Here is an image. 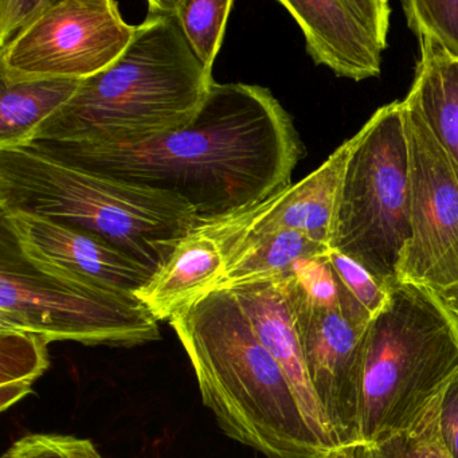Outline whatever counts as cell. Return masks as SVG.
Wrapping results in <instances>:
<instances>
[{"mask_svg": "<svg viewBox=\"0 0 458 458\" xmlns=\"http://www.w3.org/2000/svg\"><path fill=\"white\" fill-rule=\"evenodd\" d=\"M136 31L114 0H55L0 49V82L93 79L127 52Z\"/></svg>", "mask_w": 458, "mask_h": 458, "instance_id": "8", "label": "cell"}, {"mask_svg": "<svg viewBox=\"0 0 458 458\" xmlns=\"http://www.w3.org/2000/svg\"><path fill=\"white\" fill-rule=\"evenodd\" d=\"M411 240L403 103L380 106L355 135L337 195L331 250L383 284L398 280Z\"/></svg>", "mask_w": 458, "mask_h": 458, "instance_id": "6", "label": "cell"}, {"mask_svg": "<svg viewBox=\"0 0 458 458\" xmlns=\"http://www.w3.org/2000/svg\"><path fill=\"white\" fill-rule=\"evenodd\" d=\"M80 85L69 80L0 82V151L28 146L37 128L69 103Z\"/></svg>", "mask_w": 458, "mask_h": 458, "instance_id": "18", "label": "cell"}, {"mask_svg": "<svg viewBox=\"0 0 458 458\" xmlns=\"http://www.w3.org/2000/svg\"><path fill=\"white\" fill-rule=\"evenodd\" d=\"M438 430L450 457L458 458V372L439 394Z\"/></svg>", "mask_w": 458, "mask_h": 458, "instance_id": "26", "label": "cell"}, {"mask_svg": "<svg viewBox=\"0 0 458 458\" xmlns=\"http://www.w3.org/2000/svg\"><path fill=\"white\" fill-rule=\"evenodd\" d=\"M291 293L308 377L343 458L361 444L364 363L371 321L356 320L342 307L313 304L294 272Z\"/></svg>", "mask_w": 458, "mask_h": 458, "instance_id": "10", "label": "cell"}, {"mask_svg": "<svg viewBox=\"0 0 458 458\" xmlns=\"http://www.w3.org/2000/svg\"><path fill=\"white\" fill-rule=\"evenodd\" d=\"M441 297L444 299V301L446 302L447 307L454 312V315L458 316V288L447 292L446 294Z\"/></svg>", "mask_w": 458, "mask_h": 458, "instance_id": "27", "label": "cell"}, {"mask_svg": "<svg viewBox=\"0 0 458 458\" xmlns=\"http://www.w3.org/2000/svg\"><path fill=\"white\" fill-rule=\"evenodd\" d=\"M225 270L226 261L218 242L195 227L135 296L157 321H170L179 310L216 289Z\"/></svg>", "mask_w": 458, "mask_h": 458, "instance_id": "15", "label": "cell"}, {"mask_svg": "<svg viewBox=\"0 0 458 458\" xmlns=\"http://www.w3.org/2000/svg\"><path fill=\"white\" fill-rule=\"evenodd\" d=\"M0 328L108 347L160 340L159 321L135 294L39 269L14 245L0 259Z\"/></svg>", "mask_w": 458, "mask_h": 458, "instance_id": "7", "label": "cell"}, {"mask_svg": "<svg viewBox=\"0 0 458 458\" xmlns=\"http://www.w3.org/2000/svg\"><path fill=\"white\" fill-rule=\"evenodd\" d=\"M293 272L230 286L257 339L280 364L296 391L313 433L332 457L340 458L320 404L313 393L294 320L291 280Z\"/></svg>", "mask_w": 458, "mask_h": 458, "instance_id": "14", "label": "cell"}, {"mask_svg": "<svg viewBox=\"0 0 458 458\" xmlns=\"http://www.w3.org/2000/svg\"><path fill=\"white\" fill-rule=\"evenodd\" d=\"M55 0H0V49L30 28Z\"/></svg>", "mask_w": 458, "mask_h": 458, "instance_id": "25", "label": "cell"}, {"mask_svg": "<svg viewBox=\"0 0 458 458\" xmlns=\"http://www.w3.org/2000/svg\"><path fill=\"white\" fill-rule=\"evenodd\" d=\"M331 249L292 230L254 235L222 251L226 270L216 288L293 272L299 262L327 256Z\"/></svg>", "mask_w": 458, "mask_h": 458, "instance_id": "17", "label": "cell"}, {"mask_svg": "<svg viewBox=\"0 0 458 458\" xmlns=\"http://www.w3.org/2000/svg\"><path fill=\"white\" fill-rule=\"evenodd\" d=\"M2 458H103L90 439L64 434H29Z\"/></svg>", "mask_w": 458, "mask_h": 458, "instance_id": "23", "label": "cell"}, {"mask_svg": "<svg viewBox=\"0 0 458 458\" xmlns=\"http://www.w3.org/2000/svg\"><path fill=\"white\" fill-rule=\"evenodd\" d=\"M168 323L189 355L203 404L227 437L267 458H334L229 288L208 292Z\"/></svg>", "mask_w": 458, "mask_h": 458, "instance_id": "2", "label": "cell"}, {"mask_svg": "<svg viewBox=\"0 0 458 458\" xmlns=\"http://www.w3.org/2000/svg\"><path fill=\"white\" fill-rule=\"evenodd\" d=\"M438 396L411 428L371 444L358 445L343 458H452L439 437Z\"/></svg>", "mask_w": 458, "mask_h": 458, "instance_id": "21", "label": "cell"}, {"mask_svg": "<svg viewBox=\"0 0 458 458\" xmlns=\"http://www.w3.org/2000/svg\"><path fill=\"white\" fill-rule=\"evenodd\" d=\"M55 159L175 195L200 224L242 213L292 184L304 157L293 119L267 88L216 82L191 123L138 144L33 143Z\"/></svg>", "mask_w": 458, "mask_h": 458, "instance_id": "1", "label": "cell"}, {"mask_svg": "<svg viewBox=\"0 0 458 458\" xmlns=\"http://www.w3.org/2000/svg\"><path fill=\"white\" fill-rule=\"evenodd\" d=\"M402 103L411 240L399 264L398 280L428 286L444 296L458 288V178L420 114Z\"/></svg>", "mask_w": 458, "mask_h": 458, "instance_id": "9", "label": "cell"}, {"mask_svg": "<svg viewBox=\"0 0 458 458\" xmlns=\"http://www.w3.org/2000/svg\"><path fill=\"white\" fill-rule=\"evenodd\" d=\"M216 82L167 2L151 0L127 52L108 71L81 81L29 144L143 143L191 123Z\"/></svg>", "mask_w": 458, "mask_h": 458, "instance_id": "3", "label": "cell"}, {"mask_svg": "<svg viewBox=\"0 0 458 458\" xmlns=\"http://www.w3.org/2000/svg\"><path fill=\"white\" fill-rule=\"evenodd\" d=\"M49 342L23 329L0 328V409L9 407L33 391V385L49 369Z\"/></svg>", "mask_w": 458, "mask_h": 458, "instance_id": "19", "label": "cell"}, {"mask_svg": "<svg viewBox=\"0 0 458 458\" xmlns=\"http://www.w3.org/2000/svg\"><path fill=\"white\" fill-rule=\"evenodd\" d=\"M178 21L190 47L206 71L214 64L224 44L233 0H165Z\"/></svg>", "mask_w": 458, "mask_h": 458, "instance_id": "20", "label": "cell"}, {"mask_svg": "<svg viewBox=\"0 0 458 458\" xmlns=\"http://www.w3.org/2000/svg\"><path fill=\"white\" fill-rule=\"evenodd\" d=\"M2 227L34 267L135 294L154 270L101 238L23 211H0Z\"/></svg>", "mask_w": 458, "mask_h": 458, "instance_id": "11", "label": "cell"}, {"mask_svg": "<svg viewBox=\"0 0 458 458\" xmlns=\"http://www.w3.org/2000/svg\"><path fill=\"white\" fill-rule=\"evenodd\" d=\"M0 211H23L82 230L151 267L199 225L175 195L133 186L31 147L0 151Z\"/></svg>", "mask_w": 458, "mask_h": 458, "instance_id": "4", "label": "cell"}, {"mask_svg": "<svg viewBox=\"0 0 458 458\" xmlns=\"http://www.w3.org/2000/svg\"><path fill=\"white\" fill-rule=\"evenodd\" d=\"M457 372L458 316L428 286L388 284L367 335L361 444L411 428Z\"/></svg>", "mask_w": 458, "mask_h": 458, "instance_id": "5", "label": "cell"}, {"mask_svg": "<svg viewBox=\"0 0 458 458\" xmlns=\"http://www.w3.org/2000/svg\"><path fill=\"white\" fill-rule=\"evenodd\" d=\"M402 7L415 34L433 37L458 63V0H407Z\"/></svg>", "mask_w": 458, "mask_h": 458, "instance_id": "22", "label": "cell"}, {"mask_svg": "<svg viewBox=\"0 0 458 458\" xmlns=\"http://www.w3.org/2000/svg\"><path fill=\"white\" fill-rule=\"evenodd\" d=\"M353 144L355 136L318 170L275 197L242 213L198 225V229L213 237L222 251L254 235L280 230L302 233L329 248L340 183Z\"/></svg>", "mask_w": 458, "mask_h": 458, "instance_id": "13", "label": "cell"}, {"mask_svg": "<svg viewBox=\"0 0 458 458\" xmlns=\"http://www.w3.org/2000/svg\"><path fill=\"white\" fill-rule=\"evenodd\" d=\"M296 21L308 55L337 77L363 81L380 74L387 47V0H280Z\"/></svg>", "mask_w": 458, "mask_h": 458, "instance_id": "12", "label": "cell"}, {"mask_svg": "<svg viewBox=\"0 0 458 458\" xmlns=\"http://www.w3.org/2000/svg\"><path fill=\"white\" fill-rule=\"evenodd\" d=\"M327 259L351 296L374 318L387 299L388 284H383L358 262L339 251L329 250Z\"/></svg>", "mask_w": 458, "mask_h": 458, "instance_id": "24", "label": "cell"}, {"mask_svg": "<svg viewBox=\"0 0 458 458\" xmlns=\"http://www.w3.org/2000/svg\"><path fill=\"white\" fill-rule=\"evenodd\" d=\"M415 80L404 103L411 106L446 152L458 178V63L425 33Z\"/></svg>", "mask_w": 458, "mask_h": 458, "instance_id": "16", "label": "cell"}]
</instances>
